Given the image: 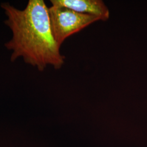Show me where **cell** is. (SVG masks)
I'll use <instances>...</instances> for the list:
<instances>
[{"instance_id": "cell-2", "label": "cell", "mask_w": 147, "mask_h": 147, "mask_svg": "<svg viewBox=\"0 0 147 147\" xmlns=\"http://www.w3.org/2000/svg\"><path fill=\"white\" fill-rule=\"evenodd\" d=\"M49 13L53 36L60 47L69 36L101 20L98 16L79 13L60 6L51 5Z\"/></svg>"}, {"instance_id": "cell-1", "label": "cell", "mask_w": 147, "mask_h": 147, "mask_svg": "<svg viewBox=\"0 0 147 147\" xmlns=\"http://www.w3.org/2000/svg\"><path fill=\"white\" fill-rule=\"evenodd\" d=\"M1 7L5 11V25L12 37L5 47L12 51L11 59L22 57L25 62L42 71L47 66L60 69L64 63L60 46L53 36L47 8L43 0H30L20 10L8 3Z\"/></svg>"}, {"instance_id": "cell-3", "label": "cell", "mask_w": 147, "mask_h": 147, "mask_svg": "<svg viewBox=\"0 0 147 147\" xmlns=\"http://www.w3.org/2000/svg\"><path fill=\"white\" fill-rule=\"evenodd\" d=\"M52 5L64 7L79 13L100 18L106 21L110 18V11L101 0H51Z\"/></svg>"}]
</instances>
